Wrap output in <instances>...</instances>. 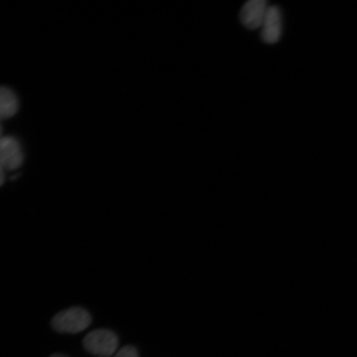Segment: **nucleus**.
Instances as JSON below:
<instances>
[{
    "label": "nucleus",
    "mask_w": 357,
    "mask_h": 357,
    "mask_svg": "<svg viewBox=\"0 0 357 357\" xmlns=\"http://www.w3.org/2000/svg\"><path fill=\"white\" fill-rule=\"evenodd\" d=\"M50 357H69V356H65L63 354H56L54 355H52Z\"/></svg>",
    "instance_id": "9"
},
{
    "label": "nucleus",
    "mask_w": 357,
    "mask_h": 357,
    "mask_svg": "<svg viewBox=\"0 0 357 357\" xmlns=\"http://www.w3.org/2000/svg\"><path fill=\"white\" fill-rule=\"evenodd\" d=\"M1 122V121H0ZM3 130H2V126H1V123H0V140L2 139V137H3Z\"/></svg>",
    "instance_id": "10"
},
{
    "label": "nucleus",
    "mask_w": 357,
    "mask_h": 357,
    "mask_svg": "<svg viewBox=\"0 0 357 357\" xmlns=\"http://www.w3.org/2000/svg\"><path fill=\"white\" fill-rule=\"evenodd\" d=\"M24 162L20 142L15 137L3 136L0 140V165L4 171H15Z\"/></svg>",
    "instance_id": "3"
},
{
    "label": "nucleus",
    "mask_w": 357,
    "mask_h": 357,
    "mask_svg": "<svg viewBox=\"0 0 357 357\" xmlns=\"http://www.w3.org/2000/svg\"><path fill=\"white\" fill-rule=\"evenodd\" d=\"M6 171L2 167L1 165H0V186H2L4 182V178H6V174H4Z\"/></svg>",
    "instance_id": "8"
},
{
    "label": "nucleus",
    "mask_w": 357,
    "mask_h": 357,
    "mask_svg": "<svg viewBox=\"0 0 357 357\" xmlns=\"http://www.w3.org/2000/svg\"><path fill=\"white\" fill-rule=\"evenodd\" d=\"M268 8L266 0H250L245 3L240 12V20L245 28L250 30L261 28Z\"/></svg>",
    "instance_id": "4"
},
{
    "label": "nucleus",
    "mask_w": 357,
    "mask_h": 357,
    "mask_svg": "<svg viewBox=\"0 0 357 357\" xmlns=\"http://www.w3.org/2000/svg\"><path fill=\"white\" fill-rule=\"evenodd\" d=\"M91 322V315L86 310L73 307L53 317L52 326L58 333L75 334L84 331Z\"/></svg>",
    "instance_id": "1"
},
{
    "label": "nucleus",
    "mask_w": 357,
    "mask_h": 357,
    "mask_svg": "<svg viewBox=\"0 0 357 357\" xmlns=\"http://www.w3.org/2000/svg\"><path fill=\"white\" fill-rule=\"evenodd\" d=\"M114 357H139V356H138V352L135 347L128 345L116 352Z\"/></svg>",
    "instance_id": "7"
},
{
    "label": "nucleus",
    "mask_w": 357,
    "mask_h": 357,
    "mask_svg": "<svg viewBox=\"0 0 357 357\" xmlns=\"http://www.w3.org/2000/svg\"><path fill=\"white\" fill-rule=\"evenodd\" d=\"M19 109V100L10 89L0 86V121L12 118Z\"/></svg>",
    "instance_id": "6"
},
{
    "label": "nucleus",
    "mask_w": 357,
    "mask_h": 357,
    "mask_svg": "<svg viewBox=\"0 0 357 357\" xmlns=\"http://www.w3.org/2000/svg\"><path fill=\"white\" fill-rule=\"evenodd\" d=\"M83 346L92 355L110 357L117 352L119 338L110 330L96 329L89 333L84 338Z\"/></svg>",
    "instance_id": "2"
},
{
    "label": "nucleus",
    "mask_w": 357,
    "mask_h": 357,
    "mask_svg": "<svg viewBox=\"0 0 357 357\" xmlns=\"http://www.w3.org/2000/svg\"><path fill=\"white\" fill-rule=\"evenodd\" d=\"M261 29L263 42L275 44L280 41L282 35V15L279 7L271 6L268 8Z\"/></svg>",
    "instance_id": "5"
}]
</instances>
